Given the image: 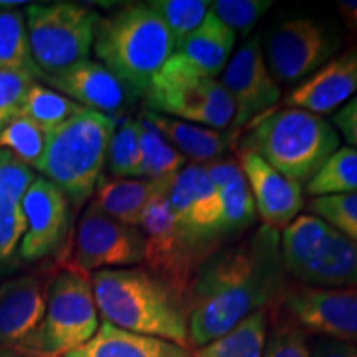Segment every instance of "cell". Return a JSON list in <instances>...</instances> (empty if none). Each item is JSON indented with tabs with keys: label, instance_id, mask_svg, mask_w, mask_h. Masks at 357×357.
<instances>
[{
	"label": "cell",
	"instance_id": "17",
	"mask_svg": "<svg viewBox=\"0 0 357 357\" xmlns=\"http://www.w3.org/2000/svg\"><path fill=\"white\" fill-rule=\"evenodd\" d=\"M25 231L19 257L26 263L40 261L60 248L70 223V202L48 178L35 177L22 199Z\"/></svg>",
	"mask_w": 357,
	"mask_h": 357
},
{
	"label": "cell",
	"instance_id": "30",
	"mask_svg": "<svg viewBox=\"0 0 357 357\" xmlns=\"http://www.w3.org/2000/svg\"><path fill=\"white\" fill-rule=\"evenodd\" d=\"M106 166L113 178H141V123L126 118L116 123L108 144Z\"/></svg>",
	"mask_w": 357,
	"mask_h": 357
},
{
	"label": "cell",
	"instance_id": "32",
	"mask_svg": "<svg viewBox=\"0 0 357 357\" xmlns=\"http://www.w3.org/2000/svg\"><path fill=\"white\" fill-rule=\"evenodd\" d=\"M84 109L86 108L61 93L35 82L26 95L22 116H26L45 131L50 132Z\"/></svg>",
	"mask_w": 357,
	"mask_h": 357
},
{
	"label": "cell",
	"instance_id": "31",
	"mask_svg": "<svg viewBox=\"0 0 357 357\" xmlns=\"http://www.w3.org/2000/svg\"><path fill=\"white\" fill-rule=\"evenodd\" d=\"M217 192L222 202V231L225 240L252 229L257 222V207L243 171Z\"/></svg>",
	"mask_w": 357,
	"mask_h": 357
},
{
	"label": "cell",
	"instance_id": "28",
	"mask_svg": "<svg viewBox=\"0 0 357 357\" xmlns=\"http://www.w3.org/2000/svg\"><path fill=\"white\" fill-rule=\"evenodd\" d=\"M0 68L19 70L42 77L30 53L29 33L22 12L0 7Z\"/></svg>",
	"mask_w": 357,
	"mask_h": 357
},
{
	"label": "cell",
	"instance_id": "38",
	"mask_svg": "<svg viewBox=\"0 0 357 357\" xmlns=\"http://www.w3.org/2000/svg\"><path fill=\"white\" fill-rule=\"evenodd\" d=\"M33 83L35 77L30 73L0 68V131L22 116L26 95Z\"/></svg>",
	"mask_w": 357,
	"mask_h": 357
},
{
	"label": "cell",
	"instance_id": "35",
	"mask_svg": "<svg viewBox=\"0 0 357 357\" xmlns=\"http://www.w3.org/2000/svg\"><path fill=\"white\" fill-rule=\"evenodd\" d=\"M306 207L311 215L321 218L346 238L357 243V192L311 199Z\"/></svg>",
	"mask_w": 357,
	"mask_h": 357
},
{
	"label": "cell",
	"instance_id": "20",
	"mask_svg": "<svg viewBox=\"0 0 357 357\" xmlns=\"http://www.w3.org/2000/svg\"><path fill=\"white\" fill-rule=\"evenodd\" d=\"M357 95V45L328 63L288 93L284 106L324 116L337 111Z\"/></svg>",
	"mask_w": 357,
	"mask_h": 357
},
{
	"label": "cell",
	"instance_id": "16",
	"mask_svg": "<svg viewBox=\"0 0 357 357\" xmlns=\"http://www.w3.org/2000/svg\"><path fill=\"white\" fill-rule=\"evenodd\" d=\"M52 278L32 273L0 287V357H35Z\"/></svg>",
	"mask_w": 357,
	"mask_h": 357
},
{
	"label": "cell",
	"instance_id": "37",
	"mask_svg": "<svg viewBox=\"0 0 357 357\" xmlns=\"http://www.w3.org/2000/svg\"><path fill=\"white\" fill-rule=\"evenodd\" d=\"M261 357H311L306 331L287 314L276 318Z\"/></svg>",
	"mask_w": 357,
	"mask_h": 357
},
{
	"label": "cell",
	"instance_id": "29",
	"mask_svg": "<svg viewBox=\"0 0 357 357\" xmlns=\"http://www.w3.org/2000/svg\"><path fill=\"white\" fill-rule=\"evenodd\" d=\"M141 177L154 182H172L187 160L153 126L141 121Z\"/></svg>",
	"mask_w": 357,
	"mask_h": 357
},
{
	"label": "cell",
	"instance_id": "14",
	"mask_svg": "<svg viewBox=\"0 0 357 357\" xmlns=\"http://www.w3.org/2000/svg\"><path fill=\"white\" fill-rule=\"evenodd\" d=\"M281 306L303 331L357 346V288L298 284L288 288Z\"/></svg>",
	"mask_w": 357,
	"mask_h": 357
},
{
	"label": "cell",
	"instance_id": "9",
	"mask_svg": "<svg viewBox=\"0 0 357 357\" xmlns=\"http://www.w3.org/2000/svg\"><path fill=\"white\" fill-rule=\"evenodd\" d=\"M33 63L42 75L56 73L88 58L101 17L79 3H30L25 10Z\"/></svg>",
	"mask_w": 357,
	"mask_h": 357
},
{
	"label": "cell",
	"instance_id": "25",
	"mask_svg": "<svg viewBox=\"0 0 357 357\" xmlns=\"http://www.w3.org/2000/svg\"><path fill=\"white\" fill-rule=\"evenodd\" d=\"M236 43V33L227 26L212 10L202 24L177 47L176 53L189 60L207 77L217 78L229 65Z\"/></svg>",
	"mask_w": 357,
	"mask_h": 357
},
{
	"label": "cell",
	"instance_id": "2",
	"mask_svg": "<svg viewBox=\"0 0 357 357\" xmlns=\"http://www.w3.org/2000/svg\"><path fill=\"white\" fill-rule=\"evenodd\" d=\"M91 284L102 321L192 351L185 300L159 276L146 268H114L95 271Z\"/></svg>",
	"mask_w": 357,
	"mask_h": 357
},
{
	"label": "cell",
	"instance_id": "39",
	"mask_svg": "<svg viewBox=\"0 0 357 357\" xmlns=\"http://www.w3.org/2000/svg\"><path fill=\"white\" fill-rule=\"evenodd\" d=\"M331 124L347 144L357 149V95L336 111Z\"/></svg>",
	"mask_w": 357,
	"mask_h": 357
},
{
	"label": "cell",
	"instance_id": "4",
	"mask_svg": "<svg viewBox=\"0 0 357 357\" xmlns=\"http://www.w3.org/2000/svg\"><path fill=\"white\" fill-rule=\"evenodd\" d=\"M93 50L132 98H144L176 43L151 3H129L100 20Z\"/></svg>",
	"mask_w": 357,
	"mask_h": 357
},
{
	"label": "cell",
	"instance_id": "42",
	"mask_svg": "<svg viewBox=\"0 0 357 357\" xmlns=\"http://www.w3.org/2000/svg\"><path fill=\"white\" fill-rule=\"evenodd\" d=\"M20 6H26L25 0H0V7L2 8H15Z\"/></svg>",
	"mask_w": 357,
	"mask_h": 357
},
{
	"label": "cell",
	"instance_id": "8",
	"mask_svg": "<svg viewBox=\"0 0 357 357\" xmlns=\"http://www.w3.org/2000/svg\"><path fill=\"white\" fill-rule=\"evenodd\" d=\"M100 328L91 276L71 265L53 275L47 311L35 339V357H65Z\"/></svg>",
	"mask_w": 357,
	"mask_h": 357
},
{
	"label": "cell",
	"instance_id": "23",
	"mask_svg": "<svg viewBox=\"0 0 357 357\" xmlns=\"http://www.w3.org/2000/svg\"><path fill=\"white\" fill-rule=\"evenodd\" d=\"M65 357H194L190 349L166 339L126 331L101 321L100 328L86 344Z\"/></svg>",
	"mask_w": 357,
	"mask_h": 357
},
{
	"label": "cell",
	"instance_id": "13",
	"mask_svg": "<svg viewBox=\"0 0 357 357\" xmlns=\"http://www.w3.org/2000/svg\"><path fill=\"white\" fill-rule=\"evenodd\" d=\"M220 83L234 102V121L227 131L235 139L248 124L278 108L281 101V88L266 63L260 37L250 38L238 48L223 70Z\"/></svg>",
	"mask_w": 357,
	"mask_h": 357
},
{
	"label": "cell",
	"instance_id": "7",
	"mask_svg": "<svg viewBox=\"0 0 357 357\" xmlns=\"http://www.w3.org/2000/svg\"><path fill=\"white\" fill-rule=\"evenodd\" d=\"M142 100L147 111L217 131L229 129L234 121V102L222 83L178 53L154 75Z\"/></svg>",
	"mask_w": 357,
	"mask_h": 357
},
{
	"label": "cell",
	"instance_id": "40",
	"mask_svg": "<svg viewBox=\"0 0 357 357\" xmlns=\"http://www.w3.org/2000/svg\"><path fill=\"white\" fill-rule=\"evenodd\" d=\"M311 357H357V346L324 339L316 344Z\"/></svg>",
	"mask_w": 357,
	"mask_h": 357
},
{
	"label": "cell",
	"instance_id": "18",
	"mask_svg": "<svg viewBox=\"0 0 357 357\" xmlns=\"http://www.w3.org/2000/svg\"><path fill=\"white\" fill-rule=\"evenodd\" d=\"M235 153L252 190L261 225L283 231L305 207L303 187L280 174L260 155L243 149H235Z\"/></svg>",
	"mask_w": 357,
	"mask_h": 357
},
{
	"label": "cell",
	"instance_id": "5",
	"mask_svg": "<svg viewBox=\"0 0 357 357\" xmlns=\"http://www.w3.org/2000/svg\"><path fill=\"white\" fill-rule=\"evenodd\" d=\"M116 123V116L84 109L48 132L47 151L38 171L75 207H82L95 194Z\"/></svg>",
	"mask_w": 357,
	"mask_h": 357
},
{
	"label": "cell",
	"instance_id": "1",
	"mask_svg": "<svg viewBox=\"0 0 357 357\" xmlns=\"http://www.w3.org/2000/svg\"><path fill=\"white\" fill-rule=\"evenodd\" d=\"M289 288L281 231L258 225L200 263L185 294L190 347H200L252 312L273 311Z\"/></svg>",
	"mask_w": 357,
	"mask_h": 357
},
{
	"label": "cell",
	"instance_id": "36",
	"mask_svg": "<svg viewBox=\"0 0 357 357\" xmlns=\"http://www.w3.org/2000/svg\"><path fill=\"white\" fill-rule=\"evenodd\" d=\"M271 6V0H215L211 10L235 33L247 37Z\"/></svg>",
	"mask_w": 357,
	"mask_h": 357
},
{
	"label": "cell",
	"instance_id": "12",
	"mask_svg": "<svg viewBox=\"0 0 357 357\" xmlns=\"http://www.w3.org/2000/svg\"><path fill=\"white\" fill-rule=\"evenodd\" d=\"M142 258L144 238L141 230L114 220L91 202L78 222L73 260L65 265L89 275L91 271L136 266Z\"/></svg>",
	"mask_w": 357,
	"mask_h": 357
},
{
	"label": "cell",
	"instance_id": "22",
	"mask_svg": "<svg viewBox=\"0 0 357 357\" xmlns=\"http://www.w3.org/2000/svg\"><path fill=\"white\" fill-rule=\"evenodd\" d=\"M139 119L153 126L174 149L192 164H207L223 158L225 151L235 147L236 142L234 134L229 131H217L147 109L142 111Z\"/></svg>",
	"mask_w": 357,
	"mask_h": 357
},
{
	"label": "cell",
	"instance_id": "19",
	"mask_svg": "<svg viewBox=\"0 0 357 357\" xmlns=\"http://www.w3.org/2000/svg\"><path fill=\"white\" fill-rule=\"evenodd\" d=\"M42 78L55 91L98 113L114 116L132 100L128 88L105 65L89 58Z\"/></svg>",
	"mask_w": 357,
	"mask_h": 357
},
{
	"label": "cell",
	"instance_id": "11",
	"mask_svg": "<svg viewBox=\"0 0 357 357\" xmlns=\"http://www.w3.org/2000/svg\"><path fill=\"white\" fill-rule=\"evenodd\" d=\"M337 35L314 19H289L271 30L266 40V63L276 82L306 79L339 50Z\"/></svg>",
	"mask_w": 357,
	"mask_h": 357
},
{
	"label": "cell",
	"instance_id": "10",
	"mask_svg": "<svg viewBox=\"0 0 357 357\" xmlns=\"http://www.w3.org/2000/svg\"><path fill=\"white\" fill-rule=\"evenodd\" d=\"M167 204L178 236L200 263L225 245L220 195L204 164L189 162L177 174L167 189Z\"/></svg>",
	"mask_w": 357,
	"mask_h": 357
},
{
	"label": "cell",
	"instance_id": "33",
	"mask_svg": "<svg viewBox=\"0 0 357 357\" xmlns=\"http://www.w3.org/2000/svg\"><path fill=\"white\" fill-rule=\"evenodd\" d=\"M47 142L48 132L26 116H19L0 131V149L10 153L30 169L42 166Z\"/></svg>",
	"mask_w": 357,
	"mask_h": 357
},
{
	"label": "cell",
	"instance_id": "6",
	"mask_svg": "<svg viewBox=\"0 0 357 357\" xmlns=\"http://www.w3.org/2000/svg\"><path fill=\"white\" fill-rule=\"evenodd\" d=\"M281 255L288 276L305 287L357 288V243L311 213L281 231Z\"/></svg>",
	"mask_w": 357,
	"mask_h": 357
},
{
	"label": "cell",
	"instance_id": "15",
	"mask_svg": "<svg viewBox=\"0 0 357 357\" xmlns=\"http://www.w3.org/2000/svg\"><path fill=\"white\" fill-rule=\"evenodd\" d=\"M137 229L144 238L142 263L146 270L166 281L185 300L187 289L200 261L178 236L167 204V190L147 205Z\"/></svg>",
	"mask_w": 357,
	"mask_h": 357
},
{
	"label": "cell",
	"instance_id": "34",
	"mask_svg": "<svg viewBox=\"0 0 357 357\" xmlns=\"http://www.w3.org/2000/svg\"><path fill=\"white\" fill-rule=\"evenodd\" d=\"M149 3L171 32L176 50L194 30L199 29L211 10V2L207 0H154Z\"/></svg>",
	"mask_w": 357,
	"mask_h": 357
},
{
	"label": "cell",
	"instance_id": "41",
	"mask_svg": "<svg viewBox=\"0 0 357 357\" xmlns=\"http://www.w3.org/2000/svg\"><path fill=\"white\" fill-rule=\"evenodd\" d=\"M336 8L347 29L357 32V0H339Z\"/></svg>",
	"mask_w": 357,
	"mask_h": 357
},
{
	"label": "cell",
	"instance_id": "3",
	"mask_svg": "<svg viewBox=\"0 0 357 357\" xmlns=\"http://www.w3.org/2000/svg\"><path fill=\"white\" fill-rule=\"evenodd\" d=\"M341 136L328 119L300 108H275L243 129L234 149L253 153L298 185L305 187Z\"/></svg>",
	"mask_w": 357,
	"mask_h": 357
},
{
	"label": "cell",
	"instance_id": "27",
	"mask_svg": "<svg viewBox=\"0 0 357 357\" xmlns=\"http://www.w3.org/2000/svg\"><path fill=\"white\" fill-rule=\"evenodd\" d=\"M305 190L312 199L357 192V149L339 147L311 177Z\"/></svg>",
	"mask_w": 357,
	"mask_h": 357
},
{
	"label": "cell",
	"instance_id": "24",
	"mask_svg": "<svg viewBox=\"0 0 357 357\" xmlns=\"http://www.w3.org/2000/svg\"><path fill=\"white\" fill-rule=\"evenodd\" d=\"M172 182H154L149 178H105L95 190L93 204L114 220L137 227L142 213L154 197L166 192Z\"/></svg>",
	"mask_w": 357,
	"mask_h": 357
},
{
	"label": "cell",
	"instance_id": "26",
	"mask_svg": "<svg viewBox=\"0 0 357 357\" xmlns=\"http://www.w3.org/2000/svg\"><path fill=\"white\" fill-rule=\"evenodd\" d=\"M270 311L260 310L247 316L229 333L192 349L194 357H261L268 336Z\"/></svg>",
	"mask_w": 357,
	"mask_h": 357
},
{
	"label": "cell",
	"instance_id": "21",
	"mask_svg": "<svg viewBox=\"0 0 357 357\" xmlns=\"http://www.w3.org/2000/svg\"><path fill=\"white\" fill-rule=\"evenodd\" d=\"M35 181V172L10 153L0 149V273L17 265L25 220L22 199Z\"/></svg>",
	"mask_w": 357,
	"mask_h": 357
}]
</instances>
